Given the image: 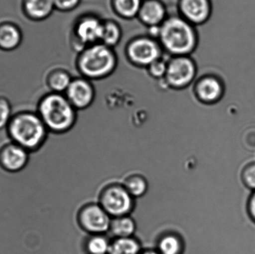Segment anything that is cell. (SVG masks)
Returning <instances> with one entry per match:
<instances>
[{
  "mask_svg": "<svg viewBox=\"0 0 255 254\" xmlns=\"http://www.w3.org/2000/svg\"><path fill=\"white\" fill-rule=\"evenodd\" d=\"M5 130L10 142L30 153L41 149L50 136L37 112L30 110L14 113Z\"/></svg>",
  "mask_w": 255,
  "mask_h": 254,
  "instance_id": "6da1fadb",
  "label": "cell"
},
{
  "mask_svg": "<svg viewBox=\"0 0 255 254\" xmlns=\"http://www.w3.org/2000/svg\"><path fill=\"white\" fill-rule=\"evenodd\" d=\"M37 114L50 134H60L68 131L76 119V109L64 94L49 92L39 99Z\"/></svg>",
  "mask_w": 255,
  "mask_h": 254,
  "instance_id": "7a4b0ae2",
  "label": "cell"
},
{
  "mask_svg": "<svg viewBox=\"0 0 255 254\" xmlns=\"http://www.w3.org/2000/svg\"><path fill=\"white\" fill-rule=\"evenodd\" d=\"M158 38L162 47L175 56H187L198 44L197 33L193 24L182 16L166 18L160 25Z\"/></svg>",
  "mask_w": 255,
  "mask_h": 254,
  "instance_id": "3957f363",
  "label": "cell"
},
{
  "mask_svg": "<svg viewBox=\"0 0 255 254\" xmlns=\"http://www.w3.org/2000/svg\"><path fill=\"white\" fill-rule=\"evenodd\" d=\"M118 58L112 48L96 43L84 49L77 61L79 72L91 80H101L117 70Z\"/></svg>",
  "mask_w": 255,
  "mask_h": 254,
  "instance_id": "277c9868",
  "label": "cell"
},
{
  "mask_svg": "<svg viewBox=\"0 0 255 254\" xmlns=\"http://www.w3.org/2000/svg\"><path fill=\"white\" fill-rule=\"evenodd\" d=\"M197 69L194 61L187 56H175L167 63L165 83L174 89L189 87L194 81Z\"/></svg>",
  "mask_w": 255,
  "mask_h": 254,
  "instance_id": "5b68a950",
  "label": "cell"
},
{
  "mask_svg": "<svg viewBox=\"0 0 255 254\" xmlns=\"http://www.w3.org/2000/svg\"><path fill=\"white\" fill-rule=\"evenodd\" d=\"M100 206L112 218L130 216L134 207L135 199L124 185H112L102 194Z\"/></svg>",
  "mask_w": 255,
  "mask_h": 254,
  "instance_id": "8992f818",
  "label": "cell"
},
{
  "mask_svg": "<svg viewBox=\"0 0 255 254\" xmlns=\"http://www.w3.org/2000/svg\"><path fill=\"white\" fill-rule=\"evenodd\" d=\"M127 54L133 65L148 67L161 56L160 46L150 37H139L129 43Z\"/></svg>",
  "mask_w": 255,
  "mask_h": 254,
  "instance_id": "52a82bcc",
  "label": "cell"
},
{
  "mask_svg": "<svg viewBox=\"0 0 255 254\" xmlns=\"http://www.w3.org/2000/svg\"><path fill=\"white\" fill-rule=\"evenodd\" d=\"M79 223L85 231L92 235L108 234L112 217L100 204H91L79 213Z\"/></svg>",
  "mask_w": 255,
  "mask_h": 254,
  "instance_id": "ba28073f",
  "label": "cell"
},
{
  "mask_svg": "<svg viewBox=\"0 0 255 254\" xmlns=\"http://www.w3.org/2000/svg\"><path fill=\"white\" fill-rule=\"evenodd\" d=\"M195 95L205 105L214 106L222 101L226 93L224 82L218 76L207 75L194 85Z\"/></svg>",
  "mask_w": 255,
  "mask_h": 254,
  "instance_id": "9c48e42d",
  "label": "cell"
},
{
  "mask_svg": "<svg viewBox=\"0 0 255 254\" xmlns=\"http://www.w3.org/2000/svg\"><path fill=\"white\" fill-rule=\"evenodd\" d=\"M30 152L9 142L0 148V168L7 173H18L28 165Z\"/></svg>",
  "mask_w": 255,
  "mask_h": 254,
  "instance_id": "30bf717a",
  "label": "cell"
},
{
  "mask_svg": "<svg viewBox=\"0 0 255 254\" xmlns=\"http://www.w3.org/2000/svg\"><path fill=\"white\" fill-rule=\"evenodd\" d=\"M64 95L76 110H82L94 102L96 89L89 81L79 78L73 79Z\"/></svg>",
  "mask_w": 255,
  "mask_h": 254,
  "instance_id": "8fae6325",
  "label": "cell"
},
{
  "mask_svg": "<svg viewBox=\"0 0 255 254\" xmlns=\"http://www.w3.org/2000/svg\"><path fill=\"white\" fill-rule=\"evenodd\" d=\"M103 22L95 16H88L79 19L75 25L73 33L76 40L84 46H91L101 40Z\"/></svg>",
  "mask_w": 255,
  "mask_h": 254,
  "instance_id": "7c38bea8",
  "label": "cell"
},
{
  "mask_svg": "<svg viewBox=\"0 0 255 254\" xmlns=\"http://www.w3.org/2000/svg\"><path fill=\"white\" fill-rule=\"evenodd\" d=\"M181 16L193 25H202L208 22L212 14L211 0H180Z\"/></svg>",
  "mask_w": 255,
  "mask_h": 254,
  "instance_id": "4fadbf2b",
  "label": "cell"
},
{
  "mask_svg": "<svg viewBox=\"0 0 255 254\" xmlns=\"http://www.w3.org/2000/svg\"><path fill=\"white\" fill-rule=\"evenodd\" d=\"M55 10L53 0H21L22 14L33 22L46 20Z\"/></svg>",
  "mask_w": 255,
  "mask_h": 254,
  "instance_id": "5bb4252c",
  "label": "cell"
},
{
  "mask_svg": "<svg viewBox=\"0 0 255 254\" xmlns=\"http://www.w3.org/2000/svg\"><path fill=\"white\" fill-rule=\"evenodd\" d=\"M23 33L20 27L11 21L0 22V50L12 52L21 46Z\"/></svg>",
  "mask_w": 255,
  "mask_h": 254,
  "instance_id": "9a60e30c",
  "label": "cell"
},
{
  "mask_svg": "<svg viewBox=\"0 0 255 254\" xmlns=\"http://www.w3.org/2000/svg\"><path fill=\"white\" fill-rule=\"evenodd\" d=\"M137 16L148 27L160 26L166 19V10L158 0H145L142 1Z\"/></svg>",
  "mask_w": 255,
  "mask_h": 254,
  "instance_id": "2e32d148",
  "label": "cell"
},
{
  "mask_svg": "<svg viewBox=\"0 0 255 254\" xmlns=\"http://www.w3.org/2000/svg\"><path fill=\"white\" fill-rule=\"evenodd\" d=\"M72 81L73 79L70 73L61 68L50 70L45 79L46 86L50 90L49 92L62 94L65 93Z\"/></svg>",
  "mask_w": 255,
  "mask_h": 254,
  "instance_id": "e0dca14e",
  "label": "cell"
},
{
  "mask_svg": "<svg viewBox=\"0 0 255 254\" xmlns=\"http://www.w3.org/2000/svg\"><path fill=\"white\" fill-rule=\"evenodd\" d=\"M136 229V223L130 216L112 218L108 235L112 240L116 238H129L133 237Z\"/></svg>",
  "mask_w": 255,
  "mask_h": 254,
  "instance_id": "ac0fdd59",
  "label": "cell"
},
{
  "mask_svg": "<svg viewBox=\"0 0 255 254\" xmlns=\"http://www.w3.org/2000/svg\"><path fill=\"white\" fill-rule=\"evenodd\" d=\"M156 250L160 254H186L185 243L178 234L169 233L160 237Z\"/></svg>",
  "mask_w": 255,
  "mask_h": 254,
  "instance_id": "d6986e66",
  "label": "cell"
},
{
  "mask_svg": "<svg viewBox=\"0 0 255 254\" xmlns=\"http://www.w3.org/2000/svg\"><path fill=\"white\" fill-rule=\"evenodd\" d=\"M142 249L139 242L134 237L113 239L108 254H140Z\"/></svg>",
  "mask_w": 255,
  "mask_h": 254,
  "instance_id": "ffe728a7",
  "label": "cell"
},
{
  "mask_svg": "<svg viewBox=\"0 0 255 254\" xmlns=\"http://www.w3.org/2000/svg\"><path fill=\"white\" fill-rule=\"evenodd\" d=\"M112 239L108 234L91 235L86 243L87 254H108Z\"/></svg>",
  "mask_w": 255,
  "mask_h": 254,
  "instance_id": "44dd1931",
  "label": "cell"
},
{
  "mask_svg": "<svg viewBox=\"0 0 255 254\" xmlns=\"http://www.w3.org/2000/svg\"><path fill=\"white\" fill-rule=\"evenodd\" d=\"M122 34V30L118 23L112 20L104 22L100 43L109 47H115L121 42Z\"/></svg>",
  "mask_w": 255,
  "mask_h": 254,
  "instance_id": "7402d4cb",
  "label": "cell"
},
{
  "mask_svg": "<svg viewBox=\"0 0 255 254\" xmlns=\"http://www.w3.org/2000/svg\"><path fill=\"white\" fill-rule=\"evenodd\" d=\"M114 7L115 11L121 17L132 19L138 16L142 0H114Z\"/></svg>",
  "mask_w": 255,
  "mask_h": 254,
  "instance_id": "603a6c76",
  "label": "cell"
},
{
  "mask_svg": "<svg viewBox=\"0 0 255 254\" xmlns=\"http://www.w3.org/2000/svg\"><path fill=\"white\" fill-rule=\"evenodd\" d=\"M124 186L134 199H139L143 197L148 189L146 180L140 175L128 177L124 183Z\"/></svg>",
  "mask_w": 255,
  "mask_h": 254,
  "instance_id": "cb8c5ba5",
  "label": "cell"
},
{
  "mask_svg": "<svg viewBox=\"0 0 255 254\" xmlns=\"http://www.w3.org/2000/svg\"><path fill=\"white\" fill-rule=\"evenodd\" d=\"M243 184L252 192L255 191V161L244 166L241 173Z\"/></svg>",
  "mask_w": 255,
  "mask_h": 254,
  "instance_id": "d4e9b609",
  "label": "cell"
},
{
  "mask_svg": "<svg viewBox=\"0 0 255 254\" xmlns=\"http://www.w3.org/2000/svg\"><path fill=\"white\" fill-rule=\"evenodd\" d=\"M13 115L11 104L8 98L0 95V131L6 129Z\"/></svg>",
  "mask_w": 255,
  "mask_h": 254,
  "instance_id": "484cf974",
  "label": "cell"
},
{
  "mask_svg": "<svg viewBox=\"0 0 255 254\" xmlns=\"http://www.w3.org/2000/svg\"><path fill=\"white\" fill-rule=\"evenodd\" d=\"M167 70V63L163 61L161 58L156 60L147 67L148 76L154 79L162 80L166 76Z\"/></svg>",
  "mask_w": 255,
  "mask_h": 254,
  "instance_id": "4316f807",
  "label": "cell"
},
{
  "mask_svg": "<svg viewBox=\"0 0 255 254\" xmlns=\"http://www.w3.org/2000/svg\"><path fill=\"white\" fill-rule=\"evenodd\" d=\"M55 10L61 12H69L74 10L81 0H53Z\"/></svg>",
  "mask_w": 255,
  "mask_h": 254,
  "instance_id": "83f0119b",
  "label": "cell"
},
{
  "mask_svg": "<svg viewBox=\"0 0 255 254\" xmlns=\"http://www.w3.org/2000/svg\"><path fill=\"white\" fill-rule=\"evenodd\" d=\"M247 212L250 220L255 225V191L252 192L247 200Z\"/></svg>",
  "mask_w": 255,
  "mask_h": 254,
  "instance_id": "f1b7e54d",
  "label": "cell"
},
{
  "mask_svg": "<svg viewBox=\"0 0 255 254\" xmlns=\"http://www.w3.org/2000/svg\"><path fill=\"white\" fill-rule=\"evenodd\" d=\"M140 254H160L156 249H143Z\"/></svg>",
  "mask_w": 255,
  "mask_h": 254,
  "instance_id": "f546056e",
  "label": "cell"
}]
</instances>
